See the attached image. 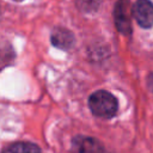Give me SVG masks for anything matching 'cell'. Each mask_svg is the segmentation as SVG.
I'll list each match as a JSON object with an SVG mask.
<instances>
[{
	"label": "cell",
	"mask_w": 153,
	"mask_h": 153,
	"mask_svg": "<svg viewBox=\"0 0 153 153\" xmlns=\"http://www.w3.org/2000/svg\"><path fill=\"white\" fill-rule=\"evenodd\" d=\"M88 106L93 115L102 118H110L117 111V100L108 91H97L91 94Z\"/></svg>",
	"instance_id": "1"
},
{
	"label": "cell",
	"mask_w": 153,
	"mask_h": 153,
	"mask_svg": "<svg viewBox=\"0 0 153 153\" xmlns=\"http://www.w3.org/2000/svg\"><path fill=\"white\" fill-rule=\"evenodd\" d=\"M131 14L141 27L153 26V4L149 0H136L131 7Z\"/></svg>",
	"instance_id": "2"
},
{
	"label": "cell",
	"mask_w": 153,
	"mask_h": 153,
	"mask_svg": "<svg viewBox=\"0 0 153 153\" xmlns=\"http://www.w3.org/2000/svg\"><path fill=\"white\" fill-rule=\"evenodd\" d=\"M129 6L130 5H129L128 0H118L115 5V8H114L115 24H116L117 29L124 35H129L131 31Z\"/></svg>",
	"instance_id": "3"
},
{
	"label": "cell",
	"mask_w": 153,
	"mask_h": 153,
	"mask_svg": "<svg viewBox=\"0 0 153 153\" xmlns=\"http://www.w3.org/2000/svg\"><path fill=\"white\" fill-rule=\"evenodd\" d=\"M51 42L55 47H59L61 49H68L72 47L74 38L71 31L65 29H56L51 35Z\"/></svg>",
	"instance_id": "4"
},
{
	"label": "cell",
	"mask_w": 153,
	"mask_h": 153,
	"mask_svg": "<svg viewBox=\"0 0 153 153\" xmlns=\"http://www.w3.org/2000/svg\"><path fill=\"white\" fill-rule=\"evenodd\" d=\"M2 153H41V149L31 142H16L6 147Z\"/></svg>",
	"instance_id": "5"
},
{
	"label": "cell",
	"mask_w": 153,
	"mask_h": 153,
	"mask_svg": "<svg viewBox=\"0 0 153 153\" xmlns=\"http://www.w3.org/2000/svg\"><path fill=\"white\" fill-rule=\"evenodd\" d=\"M14 1H22V0H14Z\"/></svg>",
	"instance_id": "6"
}]
</instances>
